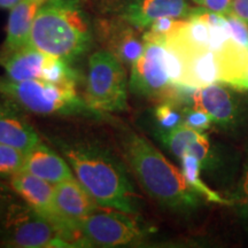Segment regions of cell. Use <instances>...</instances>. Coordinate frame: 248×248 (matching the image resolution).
<instances>
[{
  "instance_id": "obj_2",
  "label": "cell",
  "mask_w": 248,
  "mask_h": 248,
  "mask_svg": "<svg viewBox=\"0 0 248 248\" xmlns=\"http://www.w3.org/2000/svg\"><path fill=\"white\" fill-rule=\"evenodd\" d=\"M122 147L126 162L152 199L178 212L199 206L198 193L187 184L183 172L150 141L130 133L124 137Z\"/></svg>"
},
{
  "instance_id": "obj_10",
  "label": "cell",
  "mask_w": 248,
  "mask_h": 248,
  "mask_svg": "<svg viewBox=\"0 0 248 248\" xmlns=\"http://www.w3.org/2000/svg\"><path fill=\"white\" fill-rule=\"evenodd\" d=\"M192 8L186 0H125L120 16L136 29H146L162 17L186 18Z\"/></svg>"
},
{
  "instance_id": "obj_23",
  "label": "cell",
  "mask_w": 248,
  "mask_h": 248,
  "mask_svg": "<svg viewBox=\"0 0 248 248\" xmlns=\"http://www.w3.org/2000/svg\"><path fill=\"white\" fill-rule=\"evenodd\" d=\"M164 64L171 84H183L185 74V66L183 59L177 52L166 44V53H164Z\"/></svg>"
},
{
  "instance_id": "obj_28",
  "label": "cell",
  "mask_w": 248,
  "mask_h": 248,
  "mask_svg": "<svg viewBox=\"0 0 248 248\" xmlns=\"http://www.w3.org/2000/svg\"><path fill=\"white\" fill-rule=\"evenodd\" d=\"M225 16L228 18L233 39L238 44L248 49V24L241 18L234 16L232 14H228Z\"/></svg>"
},
{
  "instance_id": "obj_20",
  "label": "cell",
  "mask_w": 248,
  "mask_h": 248,
  "mask_svg": "<svg viewBox=\"0 0 248 248\" xmlns=\"http://www.w3.org/2000/svg\"><path fill=\"white\" fill-rule=\"evenodd\" d=\"M42 79L62 85L75 86L78 76L70 67L69 62L58 57L49 55L43 70Z\"/></svg>"
},
{
  "instance_id": "obj_4",
  "label": "cell",
  "mask_w": 248,
  "mask_h": 248,
  "mask_svg": "<svg viewBox=\"0 0 248 248\" xmlns=\"http://www.w3.org/2000/svg\"><path fill=\"white\" fill-rule=\"evenodd\" d=\"M0 95L30 113L38 115L86 116L100 119L102 113L77 94L75 86L44 79L12 80L0 77Z\"/></svg>"
},
{
  "instance_id": "obj_5",
  "label": "cell",
  "mask_w": 248,
  "mask_h": 248,
  "mask_svg": "<svg viewBox=\"0 0 248 248\" xmlns=\"http://www.w3.org/2000/svg\"><path fill=\"white\" fill-rule=\"evenodd\" d=\"M0 245L20 248L71 247L57 226L27 202H9L0 222Z\"/></svg>"
},
{
  "instance_id": "obj_31",
  "label": "cell",
  "mask_w": 248,
  "mask_h": 248,
  "mask_svg": "<svg viewBox=\"0 0 248 248\" xmlns=\"http://www.w3.org/2000/svg\"><path fill=\"white\" fill-rule=\"evenodd\" d=\"M8 204L9 202L7 201V199H6L4 195L0 194V222H1L2 217L5 216L6 210L8 208Z\"/></svg>"
},
{
  "instance_id": "obj_16",
  "label": "cell",
  "mask_w": 248,
  "mask_h": 248,
  "mask_svg": "<svg viewBox=\"0 0 248 248\" xmlns=\"http://www.w3.org/2000/svg\"><path fill=\"white\" fill-rule=\"evenodd\" d=\"M42 5L38 0H21L11 8L2 53H12L29 44L31 28Z\"/></svg>"
},
{
  "instance_id": "obj_24",
  "label": "cell",
  "mask_w": 248,
  "mask_h": 248,
  "mask_svg": "<svg viewBox=\"0 0 248 248\" xmlns=\"http://www.w3.org/2000/svg\"><path fill=\"white\" fill-rule=\"evenodd\" d=\"M183 116H184L183 123L200 132L209 129L213 124V119L209 114H207L204 110L197 109L193 107H185L183 109Z\"/></svg>"
},
{
  "instance_id": "obj_32",
  "label": "cell",
  "mask_w": 248,
  "mask_h": 248,
  "mask_svg": "<svg viewBox=\"0 0 248 248\" xmlns=\"http://www.w3.org/2000/svg\"><path fill=\"white\" fill-rule=\"evenodd\" d=\"M21 0H0V8H9L14 7L15 5L18 4Z\"/></svg>"
},
{
  "instance_id": "obj_13",
  "label": "cell",
  "mask_w": 248,
  "mask_h": 248,
  "mask_svg": "<svg viewBox=\"0 0 248 248\" xmlns=\"http://www.w3.org/2000/svg\"><path fill=\"white\" fill-rule=\"evenodd\" d=\"M20 109L8 99H0V142L28 153L39 144L40 139Z\"/></svg>"
},
{
  "instance_id": "obj_26",
  "label": "cell",
  "mask_w": 248,
  "mask_h": 248,
  "mask_svg": "<svg viewBox=\"0 0 248 248\" xmlns=\"http://www.w3.org/2000/svg\"><path fill=\"white\" fill-rule=\"evenodd\" d=\"M183 21H184V18H175L169 16L159 18V20H156L148 27L147 32L155 36L167 37L177 29L183 23Z\"/></svg>"
},
{
  "instance_id": "obj_18",
  "label": "cell",
  "mask_w": 248,
  "mask_h": 248,
  "mask_svg": "<svg viewBox=\"0 0 248 248\" xmlns=\"http://www.w3.org/2000/svg\"><path fill=\"white\" fill-rule=\"evenodd\" d=\"M182 172L187 182V184L191 186L198 194L202 195L204 199L212 202L225 204V206H233V201L226 200L222 198L221 195L217 194L215 191L209 188L206 185V183L200 177V170L202 168V164L197 157L192 154L186 153L182 156Z\"/></svg>"
},
{
  "instance_id": "obj_27",
  "label": "cell",
  "mask_w": 248,
  "mask_h": 248,
  "mask_svg": "<svg viewBox=\"0 0 248 248\" xmlns=\"http://www.w3.org/2000/svg\"><path fill=\"white\" fill-rule=\"evenodd\" d=\"M187 153L197 157L202 166L208 163L210 160V141L208 139V136L201 132L199 137L190 145Z\"/></svg>"
},
{
  "instance_id": "obj_17",
  "label": "cell",
  "mask_w": 248,
  "mask_h": 248,
  "mask_svg": "<svg viewBox=\"0 0 248 248\" xmlns=\"http://www.w3.org/2000/svg\"><path fill=\"white\" fill-rule=\"evenodd\" d=\"M49 54L39 51L30 44L24 47L0 55V64L4 67L6 77L12 80L42 79L43 70Z\"/></svg>"
},
{
  "instance_id": "obj_7",
  "label": "cell",
  "mask_w": 248,
  "mask_h": 248,
  "mask_svg": "<svg viewBox=\"0 0 248 248\" xmlns=\"http://www.w3.org/2000/svg\"><path fill=\"white\" fill-rule=\"evenodd\" d=\"M79 230L88 246H125L139 243L144 235L131 214L116 209L95 210L79 222Z\"/></svg>"
},
{
  "instance_id": "obj_14",
  "label": "cell",
  "mask_w": 248,
  "mask_h": 248,
  "mask_svg": "<svg viewBox=\"0 0 248 248\" xmlns=\"http://www.w3.org/2000/svg\"><path fill=\"white\" fill-rule=\"evenodd\" d=\"M100 35L113 53L122 63L131 64L140 57L145 48L144 39L139 38L136 28L125 21H106L101 23Z\"/></svg>"
},
{
  "instance_id": "obj_15",
  "label": "cell",
  "mask_w": 248,
  "mask_h": 248,
  "mask_svg": "<svg viewBox=\"0 0 248 248\" xmlns=\"http://www.w3.org/2000/svg\"><path fill=\"white\" fill-rule=\"evenodd\" d=\"M22 170L54 185L74 177L66 161L42 142L26 153Z\"/></svg>"
},
{
  "instance_id": "obj_29",
  "label": "cell",
  "mask_w": 248,
  "mask_h": 248,
  "mask_svg": "<svg viewBox=\"0 0 248 248\" xmlns=\"http://www.w3.org/2000/svg\"><path fill=\"white\" fill-rule=\"evenodd\" d=\"M193 1L200 7L222 15H228L230 13L232 0H193Z\"/></svg>"
},
{
  "instance_id": "obj_30",
  "label": "cell",
  "mask_w": 248,
  "mask_h": 248,
  "mask_svg": "<svg viewBox=\"0 0 248 248\" xmlns=\"http://www.w3.org/2000/svg\"><path fill=\"white\" fill-rule=\"evenodd\" d=\"M248 24V0H232L230 13Z\"/></svg>"
},
{
  "instance_id": "obj_6",
  "label": "cell",
  "mask_w": 248,
  "mask_h": 248,
  "mask_svg": "<svg viewBox=\"0 0 248 248\" xmlns=\"http://www.w3.org/2000/svg\"><path fill=\"white\" fill-rule=\"evenodd\" d=\"M128 82L124 64L109 51H98L89 59L85 100L93 109H128Z\"/></svg>"
},
{
  "instance_id": "obj_34",
  "label": "cell",
  "mask_w": 248,
  "mask_h": 248,
  "mask_svg": "<svg viewBox=\"0 0 248 248\" xmlns=\"http://www.w3.org/2000/svg\"><path fill=\"white\" fill-rule=\"evenodd\" d=\"M38 1H40V2H43V4H44L45 1H47V0H38Z\"/></svg>"
},
{
  "instance_id": "obj_33",
  "label": "cell",
  "mask_w": 248,
  "mask_h": 248,
  "mask_svg": "<svg viewBox=\"0 0 248 248\" xmlns=\"http://www.w3.org/2000/svg\"><path fill=\"white\" fill-rule=\"evenodd\" d=\"M243 90H247V91H248V77L246 78V80H245V83L243 85Z\"/></svg>"
},
{
  "instance_id": "obj_19",
  "label": "cell",
  "mask_w": 248,
  "mask_h": 248,
  "mask_svg": "<svg viewBox=\"0 0 248 248\" xmlns=\"http://www.w3.org/2000/svg\"><path fill=\"white\" fill-rule=\"evenodd\" d=\"M200 133L198 130L182 123L169 131H163L162 141L173 155L182 159L183 155L187 153L190 145L199 137Z\"/></svg>"
},
{
  "instance_id": "obj_12",
  "label": "cell",
  "mask_w": 248,
  "mask_h": 248,
  "mask_svg": "<svg viewBox=\"0 0 248 248\" xmlns=\"http://www.w3.org/2000/svg\"><path fill=\"white\" fill-rule=\"evenodd\" d=\"M9 184L24 202L53 223L61 232L60 221L54 209V186L51 183L22 170L11 176Z\"/></svg>"
},
{
  "instance_id": "obj_3",
  "label": "cell",
  "mask_w": 248,
  "mask_h": 248,
  "mask_svg": "<svg viewBox=\"0 0 248 248\" xmlns=\"http://www.w3.org/2000/svg\"><path fill=\"white\" fill-rule=\"evenodd\" d=\"M92 37L82 0H47L36 15L29 44L70 63L88 51Z\"/></svg>"
},
{
  "instance_id": "obj_25",
  "label": "cell",
  "mask_w": 248,
  "mask_h": 248,
  "mask_svg": "<svg viewBox=\"0 0 248 248\" xmlns=\"http://www.w3.org/2000/svg\"><path fill=\"white\" fill-rule=\"evenodd\" d=\"M235 206L241 218L248 223V157L245 162L243 175L238 183L237 193H235Z\"/></svg>"
},
{
  "instance_id": "obj_22",
  "label": "cell",
  "mask_w": 248,
  "mask_h": 248,
  "mask_svg": "<svg viewBox=\"0 0 248 248\" xmlns=\"http://www.w3.org/2000/svg\"><path fill=\"white\" fill-rule=\"evenodd\" d=\"M155 120L163 131H169L183 123V110H179L177 102L167 100L160 104L154 110Z\"/></svg>"
},
{
  "instance_id": "obj_1",
  "label": "cell",
  "mask_w": 248,
  "mask_h": 248,
  "mask_svg": "<svg viewBox=\"0 0 248 248\" xmlns=\"http://www.w3.org/2000/svg\"><path fill=\"white\" fill-rule=\"evenodd\" d=\"M80 184L99 206L135 215L138 195L125 168L106 148L93 142H58Z\"/></svg>"
},
{
  "instance_id": "obj_9",
  "label": "cell",
  "mask_w": 248,
  "mask_h": 248,
  "mask_svg": "<svg viewBox=\"0 0 248 248\" xmlns=\"http://www.w3.org/2000/svg\"><path fill=\"white\" fill-rule=\"evenodd\" d=\"M190 104L191 107L209 114L213 123L225 130L238 128L245 117L244 106L238 95L218 83L195 89Z\"/></svg>"
},
{
  "instance_id": "obj_11",
  "label": "cell",
  "mask_w": 248,
  "mask_h": 248,
  "mask_svg": "<svg viewBox=\"0 0 248 248\" xmlns=\"http://www.w3.org/2000/svg\"><path fill=\"white\" fill-rule=\"evenodd\" d=\"M183 59L185 74L183 84L194 89L221 83V68L215 52L202 47H183L166 43Z\"/></svg>"
},
{
  "instance_id": "obj_21",
  "label": "cell",
  "mask_w": 248,
  "mask_h": 248,
  "mask_svg": "<svg viewBox=\"0 0 248 248\" xmlns=\"http://www.w3.org/2000/svg\"><path fill=\"white\" fill-rule=\"evenodd\" d=\"M26 153L11 145L0 142V175L12 176L23 169Z\"/></svg>"
},
{
  "instance_id": "obj_8",
  "label": "cell",
  "mask_w": 248,
  "mask_h": 248,
  "mask_svg": "<svg viewBox=\"0 0 248 248\" xmlns=\"http://www.w3.org/2000/svg\"><path fill=\"white\" fill-rule=\"evenodd\" d=\"M145 48L140 57L131 64L130 89L144 97L166 95L170 82L166 64V40H144Z\"/></svg>"
}]
</instances>
